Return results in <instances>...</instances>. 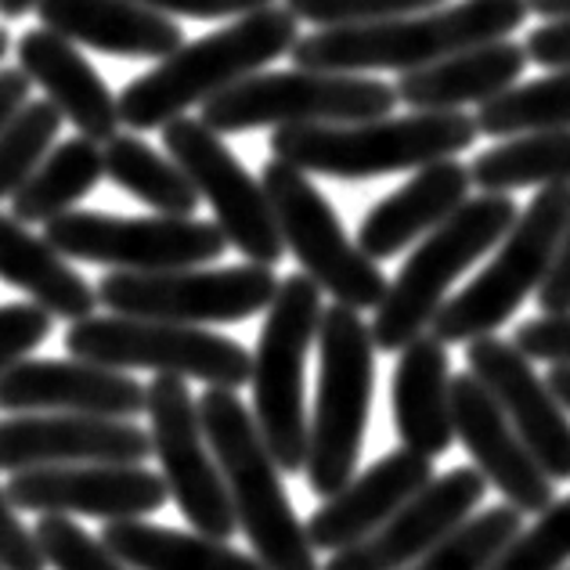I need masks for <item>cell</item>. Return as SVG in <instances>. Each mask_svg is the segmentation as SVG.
Wrapping results in <instances>:
<instances>
[{
  "instance_id": "obj_1",
  "label": "cell",
  "mask_w": 570,
  "mask_h": 570,
  "mask_svg": "<svg viewBox=\"0 0 570 570\" xmlns=\"http://www.w3.org/2000/svg\"><path fill=\"white\" fill-rule=\"evenodd\" d=\"M528 0H462V4L401 14L390 22L318 29L299 37L289 58L296 69L322 72H415L480 43L509 40V33L528 22Z\"/></svg>"
},
{
  "instance_id": "obj_2",
  "label": "cell",
  "mask_w": 570,
  "mask_h": 570,
  "mask_svg": "<svg viewBox=\"0 0 570 570\" xmlns=\"http://www.w3.org/2000/svg\"><path fill=\"white\" fill-rule=\"evenodd\" d=\"M289 8H264L235 19L217 33L185 43L145 77L119 91V119L130 130H156L181 119L191 105H206L228 87L264 72L267 62L293 55L299 29Z\"/></svg>"
},
{
  "instance_id": "obj_3",
  "label": "cell",
  "mask_w": 570,
  "mask_h": 570,
  "mask_svg": "<svg viewBox=\"0 0 570 570\" xmlns=\"http://www.w3.org/2000/svg\"><path fill=\"white\" fill-rule=\"evenodd\" d=\"M199 415L253 557L267 570H322L307 523L296 517L282 488L278 462L267 452L257 419L243 397L235 390L209 386L199 397Z\"/></svg>"
},
{
  "instance_id": "obj_4",
  "label": "cell",
  "mask_w": 570,
  "mask_h": 570,
  "mask_svg": "<svg viewBox=\"0 0 570 570\" xmlns=\"http://www.w3.org/2000/svg\"><path fill=\"white\" fill-rule=\"evenodd\" d=\"M476 116L466 112H409L336 127H278L272 134V156L304 174L368 181L455 159L476 141Z\"/></svg>"
},
{
  "instance_id": "obj_5",
  "label": "cell",
  "mask_w": 570,
  "mask_h": 570,
  "mask_svg": "<svg viewBox=\"0 0 570 570\" xmlns=\"http://www.w3.org/2000/svg\"><path fill=\"white\" fill-rule=\"evenodd\" d=\"M376 390V340L362 311L333 304L318 328V394L311 415L307 488L333 499L354 480Z\"/></svg>"
},
{
  "instance_id": "obj_6",
  "label": "cell",
  "mask_w": 570,
  "mask_h": 570,
  "mask_svg": "<svg viewBox=\"0 0 570 570\" xmlns=\"http://www.w3.org/2000/svg\"><path fill=\"white\" fill-rule=\"evenodd\" d=\"M520 220V206L513 195L484 191L470 199L455 217H448L433 235L415 246V253L401 264L397 278L390 282L383 304L376 307L372 340L376 351H404L438 318L448 304V289L459 275L484 257L488 249L502 246V238Z\"/></svg>"
},
{
  "instance_id": "obj_7",
  "label": "cell",
  "mask_w": 570,
  "mask_h": 570,
  "mask_svg": "<svg viewBox=\"0 0 570 570\" xmlns=\"http://www.w3.org/2000/svg\"><path fill=\"white\" fill-rule=\"evenodd\" d=\"M322 318L325 307L318 285L304 272L282 278L253 351V419L282 473L307 470L311 423L304 372L307 354L318 343Z\"/></svg>"
},
{
  "instance_id": "obj_8",
  "label": "cell",
  "mask_w": 570,
  "mask_h": 570,
  "mask_svg": "<svg viewBox=\"0 0 570 570\" xmlns=\"http://www.w3.org/2000/svg\"><path fill=\"white\" fill-rule=\"evenodd\" d=\"M570 228V185L542 188L523 209L513 232L502 238L494 261L466 289L455 293L433 318V336L448 343H473L494 336L531 293L546 285Z\"/></svg>"
},
{
  "instance_id": "obj_9",
  "label": "cell",
  "mask_w": 570,
  "mask_h": 570,
  "mask_svg": "<svg viewBox=\"0 0 570 570\" xmlns=\"http://www.w3.org/2000/svg\"><path fill=\"white\" fill-rule=\"evenodd\" d=\"M397 87L362 72L285 69L257 72L203 105L199 119L217 134L261 127H336L365 124L394 112Z\"/></svg>"
},
{
  "instance_id": "obj_10",
  "label": "cell",
  "mask_w": 570,
  "mask_h": 570,
  "mask_svg": "<svg viewBox=\"0 0 570 570\" xmlns=\"http://www.w3.org/2000/svg\"><path fill=\"white\" fill-rule=\"evenodd\" d=\"M69 357L101 368H153L156 376L199 380L217 390H238L253 380V354L238 340L203 325H174L124 314H91L66 333Z\"/></svg>"
},
{
  "instance_id": "obj_11",
  "label": "cell",
  "mask_w": 570,
  "mask_h": 570,
  "mask_svg": "<svg viewBox=\"0 0 570 570\" xmlns=\"http://www.w3.org/2000/svg\"><path fill=\"white\" fill-rule=\"evenodd\" d=\"M261 185L272 199L282 243L299 261L304 275L343 307L376 311L390 282L380 264L347 238L333 203L318 191V185L282 159L267 163Z\"/></svg>"
},
{
  "instance_id": "obj_12",
  "label": "cell",
  "mask_w": 570,
  "mask_h": 570,
  "mask_svg": "<svg viewBox=\"0 0 570 570\" xmlns=\"http://www.w3.org/2000/svg\"><path fill=\"white\" fill-rule=\"evenodd\" d=\"M275 267H185V272L130 275L109 272L98 285V304L124 318L174 325H232L272 307L278 293Z\"/></svg>"
},
{
  "instance_id": "obj_13",
  "label": "cell",
  "mask_w": 570,
  "mask_h": 570,
  "mask_svg": "<svg viewBox=\"0 0 570 570\" xmlns=\"http://www.w3.org/2000/svg\"><path fill=\"white\" fill-rule=\"evenodd\" d=\"M43 238L66 261L101 264L112 272L156 275L185 272L224 257L228 238L209 220L195 217H112L72 209V214L43 224Z\"/></svg>"
},
{
  "instance_id": "obj_14",
  "label": "cell",
  "mask_w": 570,
  "mask_h": 570,
  "mask_svg": "<svg viewBox=\"0 0 570 570\" xmlns=\"http://www.w3.org/2000/svg\"><path fill=\"white\" fill-rule=\"evenodd\" d=\"M163 148L188 174L195 191L214 206V224L249 264L275 267L285 257V243L275 220L272 199L217 130L203 119H174L163 127Z\"/></svg>"
},
{
  "instance_id": "obj_15",
  "label": "cell",
  "mask_w": 570,
  "mask_h": 570,
  "mask_svg": "<svg viewBox=\"0 0 570 570\" xmlns=\"http://www.w3.org/2000/svg\"><path fill=\"white\" fill-rule=\"evenodd\" d=\"M148 423L153 455L159 459L177 509L199 534L228 542L238 531V517L217 455L206 441L199 401L181 376H156L148 383Z\"/></svg>"
},
{
  "instance_id": "obj_16",
  "label": "cell",
  "mask_w": 570,
  "mask_h": 570,
  "mask_svg": "<svg viewBox=\"0 0 570 570\" xmlns=\"http://www.w3.org/2000/svg\"><path fill=\"white\" fill-rule=\"evenodd\" d=\"M8 499L22 513L145 520L170 499L163 473L145 466H40L11 473Z\"/></svg>"
},
{
  "instance_id": "obj_17",
  "label": "cell",
  "mask_w": 570,
  "mask_h": 570,
  "mask_svg": "<svg viewBox=\"0 0 570 570\" xmlns=\"http://www.w3.org/2000/svg\"><path fill=\"white\" fill-rule=\"evenodd\" d=\"M153 455L148 430L130 419L98 415H14L0 423V470L40 466H141Z\"/></svg>"
},
{
  "instance_id": "obj_18",
  "label": "cell",
  "mask_w": 570,
  "mask_h": 570,
  "mask_svg": "<svg viewBox=\"0 0 570 570\" xmlns=\"http://www.w3.org/2000/svg\"><path fill=\"white\" fill-rule=\"evenodd\" d=\"M488 480L476 466H459L426 484L415 499L397 509L376 534L343 552H333L322 570H404L455 534L484 502Z\"/></svg>"
},
{
  "instance_id": "obj_19",
  "label": "cell",
  "mask_w": 570,
  "mask_h": 570,
  "mask_svg": "<svg viewBox=\"0 0 570 570\" xmlns=\"http://www.w3.org/2000/svg\"><path fill=\"white\" fill-rule=\"evenodd\" d=\"M466 368L488 386L499 409L542 462V470L557 480H570V412L552 394V386L531 368V357L517 351V343L499 336H480L466 343Z\"/></svg>"
},
{
  "instance_id": "obj_20",
  "label": "cell",
  "mask_w": 570,
  "mask_h": 570,
  "mask_svg": "<svg viewBox=\"0 0 570 570\" xmlns=\"http://www.w3.org/2000/svg\"><path fill=\"white\" fill-rule=\"evenodd\" d=\"M452 404H455V438L466 444L473 466L523 517L528 513L542 517L557 502V480L542 470V462L520 441V433L499 409V401L488 394V386L473 372H459L452 383Z\"/></svg>"
},
{
  "instance_id": "obj_21",
  "label": "cell",
  "mask_w": 570,
  "mask_h": 570,
  "mask_svg": "<svg viewBox=\"0 0 570 570\" xmlns=\"http://www.w3.org/2000/svg\"><path fill=\"white\" fill-rule=\"evenodd\" d=\"M0 412H62L130 419L148 412V386L130 372L101 368L91 362H62V357H33L0 372Z\"/></svg>"
},
{
  "instance_id": "obj_22",
  "label": "cell",
  "mask_w": 570,
  "mask_h": 570,
  "mask_svg": "<svg viewBox=\"0 0 570 570\" xmlns=\"http://www.w3.org/2000/svg\"><path fill=\"white\" fill-rule=\"evenodd\" d=\"M426 484H433V462L401 448L354 476L333 499H325L307 520V538L318 552H343L404 509Z\"/></svg>"
},
{
  "instance_id": "obj_23",
  "label": "cell",
  "mask_w": 570,
  "mask_h": 570,
  "mask_svg": "<svg viewBox=\"0 0 570 570\" xmlns=\"http://www.w3.org/2000/svg\"><path fill=\"white\" fill-rule=\"evenodd\" d=\"M19 69L33 80L48 101L62 112L80 138L109 145L119 134V98L101 80V72L77 51V43L51 33V29H29L14 43Z\"/></svg>"
},
{
  "instance_id": "obj_24",
  "label": "cell",
  "mask_w": 570,
  "mask_h": 570,
  "mask_svg": "<svg viewBox=\"0 0 570 570\" xmlns=\"http://www.w3.org/2000/svg\"><path fill=\"white\" fill-rule=\"evenodd\" d=\"M473 174L459 159H441L415 170L409 185L390 191L368 209L362 228H357V246L372 261H390L404 253L419 238L441 228L448 217H455L470 203Z\"/></svg>"
},
{
  "instance_id": "obj_25",
  "label": "cell",
  "mask_w": 570,
  "mask_h": 570,
  "mask_svg": "<svg viewBox=\"0 0 570 570\" xmlns=\"http://www.w3.org/2000/svg\"><path fill=\"white\" fill-rule=\"evenodd\" d=\"M37 14L51 33L116 58L163 62L185 48V29L138 0H40Z\"/></svg>"
},
{
  "instance_id": "obj_26",
  "label": "cell",
  "mask_w": 570,
  "mask_h": 570,
  "mask_svg": "<svg viewBox=\"0 0 570 570\" xmlns=\"http://www.w3.org/2000/svg\"><path fill=\"white\" fill-rule=\"evenodd\" d=\"M452 362L448 347L426 333L401 351L390 380V401H394V430L401 448L441 459L455 444V404H452Z\"/></svg>"
},
{
  "instance_id": "obj_27",
  "label": "cell",
  "mask_w": 570,
  "mask_h": 570,
  "mask_svg": "<svg viewBox=\"0 0 570 570\" xmlns=\"http://www.w3.org/2000/svg\"><path fill=\"white\" fill-rule=\"evenodd\" d=\"M531 66L528 48L517 40H491L426 69L401 72L397 101L412 112H462L466 105H488L513 91Z\"/></svg>"
},
{
  "instance_id": "obj_28",
  "label": "cell",
  "mask_w": 570,
  "mask_h": 570,
  "mask_svg": "<svg viewBox=\"0 0 570 570\" xmlns=\"http://www.w3.org/2000/svg\"><path fill=\"white\" fill-rule=\"evenodd\" d=\"M0 282L22 289L51 318L83 322L98 307V289L58 253L11 214H0Z\"/></svg>"
},
{
  "instance_id": "obj_29",
  "label": "cell",
  "mask_w": 570,
  "mask_h": 570,
  "mask_svg": "<svg viewBox=\"0 0 570 570\" xmlns=\"http://www.w3.org/2000/svg\"><path fill=\"white\" fill-rule=\"evenodd\" d=\"M101 542L134 570H267L257 557H246L220 538L159 528L148 520L105 523Z\"/></svg>"
},
{
  "instance_id": "obj_30",
  "label": "cell",
  "mask_w": 570,
  "mask_h": 570,
  "mask_svg": "<svg viewBox=\"0 0 570 570\" xmlns=\"http://www.w3.org/2000/svg\"><path fill=\"white\" fill-rule=\"evenodd\" d=\"M105 177V148L91 138H69L55 145L37 174L11 195V217L22 224H51L72 214Z\"/></svg>"
},
{
  "instance_id": "obj_31",
  "label": "cell",
  "mask_w": 570,
  "mask_h": 570,
  "mask_svg": "<svg viewBox=\"0 0 570 570\" xmlns=\"http://www.w3.org/2000/svg\"><path fill=\"white\" fill-rule=\"evenodd\" d=\"M473 185L480 191L517 188H557L570 185V130H531L484 148L470 163Z\"/></svg>"
},
{
  "instance_id": "obj_32",
  "label": "cell",
  "mask_w": 570,
  "mask_h": 570,
  "mask_svg": "<svg viewBox=\"0 0 570 570\" xmlns=\"http://www.w3.org/2000/svg\"><path fill=\"white\" fill-rule=\"evenodd\" d=\"M105 177L116 188L130 191L134 199L153 206L159 217H191L203 203L188 174L138 134H116L105 145Z\"/></svg>"
},
{
  "instance_id": "obj_33",
  "label": "cell",
  "mask_w": 570,
  "mask_h": 570,
  "mask_svg": "<svg viewBox=\"0 0 570 570\" xmlns=\"http://www.w3.org/2000/svg\"><path fill=\"white\" fill-rule=\"evenodd\" d=\"M476 127L488 138H517L531 130H570V69L542 80L517 83L513 91L476 109Z\"/></svg>"
},
{
  "instance_id": "obj_34",
  "label": "cell",
  "mask_w": 570,
  "mask_h": 570,
  "mask_svg": "<svg viewBox=\"0 0 570 570\" xmlns=\"http://www.w3.org/2000/svg\"><path fill=\"white\" fill-rule=\"evenodd\" d=\"M523 513L513 505H491L484 513H473L455 534H448L438 549H430L423 560L404 570H491L494 560L520 534Z\"/></svg>"
},
{
  "instance_id": "obj_35",
  "label": "cell",
  "mask_w": 570,
  "mask_h": 570,
  "mask_svg": "<svg viewBox=\"0 0 570 570\" xmlns=\"http://www.w3.org/2000/svg\"><path fill=\"white\" fill-rule=\"evenodd\" d=\"M66 116L51 101H29L26 109L0 130V199L19 191L37 167L48 159Z\"/></svg>"
},
{
  "instance_id": "obj_36",
  "label": "cell",
  "mask_w": 570,
  "mask_h": 570,
  "mask_svg": "<svg viewBox=\"0 0 570 570\" xmlns=\"http://www.w3.org/2000/svg\"><path fill=\"white\" fill-rule=\"evenodd\" d=\"M570 563V494L520 531L491 570H563Z\"/></svg>"
},
{
  "instance_id": "obj_37",
  "label": "cell",
  "mask_w": 570,
  "mask_h": 570,
  "mask_svg": "<svg viewBox=\"0 0 570 570\" xmlns=\"http://www.w3.org/2000/svg\"><path fill=\"white\" fill-rule=\"evenodd\" d=\"M37 538L51 570H134L101 538L72 523V517H40Z\"/></svg>"
},
{
  "instance_id": "obj_38",
  "label": "cell",
  "mask_w": 570,
  "mask_h": 570,
  "mask_svg": "<svg viewBox=\"0 0 570 570\" xmlns=\"http://www.w3.org/2000/svg\"><path fill=\"white\" fill-rule=\"evenodd\" d=\"M448 0H285L299 22H311L318 29H340V26H372L390 22L401 14H419L430 8H444Z\"/></svg>"
},
{
  "instance_id": "obj_39",
  "label": "cell",
  "mask_w": 570,
  "mask_h": 570,
  "mask_svg": "<svg viewBox=\"0 0 570 570\" xmlns=\"http://www.w3.org/2000/svg\"><path fill=\"white\" fill-rule=\"evenodd\" d=\"M51 336V314L37 304H0V372L26 362Z\"/></svg>"
},
{
  "instance_id": "obj_40",
  "label": "cell",
  "mask_w": 570,
  "mask_h": 570,
  "mask_svg": "<svg viewBox=\"0 0 570 570\" xmlns=\"http://www.w3.org/2000/svg\"><path fill=\"white\" fill-rule=\"evenodd\" d=\"M0 570H48L40 538L14 513L8 488H0Z\"/></svg>"
},
{
  "instance_id": "obj_41",
  "label": "cell",
  "mask_w": 570,
  "mask_h": 570,
  "mask_svg": "<svg viewBox=\"0 0 570 570\" xmlns=\"http://www.w3.org/2000/svg\"><path fill=\"white\" fill-rule=\"evenodd\" d=\"M517 351L531 362L570 365V314H542L517 328Z\"/></svg>"
},
{
  "instance_id": "obj_42",
  "label": "cell",
  "mask_w": 570,
  "mask_h": 570,
  "mask_svg": "<svg viewBox=\"0 0 570 570\" xmlns=\"http://www.w3.org/2000/svg\"><path fill=\"white\" fill-rule=\"evenodd\" d=\"M159 14H185V19H243V14L272 8L275 0H138Z\"/></svg>"
},
{
  "instance_id": "obj_43",
  "label": "cell",
  "mask_w": 570,
  "mask_h": 570,
  "mask_svg": "<svg viewBox=\"0 0 570 570\" xmlns=\"http://www.w3.org/2000/svg\"><path fill=\"white\" fill-rule=\"evenodd\" d=\"M523 48H528L531 62L546 66L552 72L570 69V19H557V22L538 26L534 33L523 40Z\"/></svg>"
},
{
  "instance_id": "obj_44",
  "label": "cell",
  "mask_w": 570,
  "mask_h": 570,
  "mask_svg": "<svg viewBox=\"0 0 570 570\" xmlns=\"http://www.w3.org/2000/svg\"><path fill=\"white\" fill-rule=\"evenodd\" d=\"M538 307L546 314H570V228L563 235L560 257L552 264L546 285L538 289Z\"/></svg>"
},
{
  "instance_id": "obj_45",
  "label": "cell",
  "mask_w": 570,
  "mask_h": 570,
  "mask_svg": "<svg viewBox=\"0 0 570 570\" xmlns=\"http://www.w3.org/2000/svg\"><path fill=\"white\" fill-rule=\"evenodd\" d=\"M29 87H33V80L22 69H0V130L29 105Z\"/></svg>"
},
{
  "instance_id": "obj_46",
  "label": "cell",
  "mask_w": 570,
  "mask_h": 570,
  "mask_svg": "<svg viewBox=\"0 0 570 570\" xmlns=\"http://www.w3.org/2000/svg\"><path fill=\"white\" fill-rule=\"evenodd\" d=\"M528 8H531L534 14H542L546 22L570 19V0H528Z\"/></svg>"
},
{
  "instance_id": "obj_47",
  "label": "cell",
  "mask_w": 570,
  "mask_h": 570,
  "mask_svg": "<svg viewBox=\"0 0 570 570\" xmlns=\"http://www.w3.org/2000/svg\"><path fill=\"white\" fill-rule=\"evenodd\" d=\"M546 383L552 386V394H557V397H560V404L570 412V365H552Z\"/></svg>"
},
{
  "instance_id": "obj_48",
  "label": "cell",
  "mask_w": 570,
  "mask_h": 570,
  "mask_svg": "<svg viewBox=\"0 0 570 570\" xmlns=\"http://www.w3.org/2000/svg\"><path fill=\"white\" fill-rule=\"evenodd\" d=\"M37 8H40V0H0V14H4V19H22V14Z\"/></svg>"
},
{
  "instance_id": "obj_49",
  "label": "cell",
  "mask_w": 570,
  "mask_h": 570,
  "mask_svg": "<svg viewBox=\"0 0 570 570\" xmlns=\"http://www.w3.org/2000/svg\"><path fill=\"white\" fill-rule=\"evenodd\" d=\"M8 51H11V37H8V29L0 26V62L8 58Z\"/></svg>"
}]
</instances>
